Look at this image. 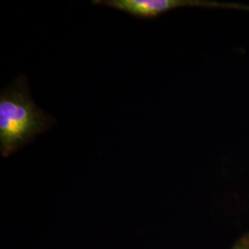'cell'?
<instances>
[{
	"instance_id": "3957f363",
	"label": "cell",
	"mask_w": 249,
	"mask_h": 249,
	"mask_svg": "<svg viewBox=\"0 0 249 249\" xmlns=\"http://www.w3.org/2000/svg\"><path fill=\"white\" fill-rule=\"evenodd\" d=\"M231 249H249V232L245 233L236 241Z\"/></svg>"
},
{
	"instance_id": "7a4b0ae2",
	"label": "cell",
	"mask_w": 249,
	"mask_h": 249,
	"mask_svg": "<svg viewBox=\"0 0 249 249\" xmlns=\"http://www.w3.org/2000/svg\"><path fill=\"white\" fill-rule=\"evenodd\" d=\"M91 3L117 9L142 19L157 18L165 12L184 7L249 10V6L246 5L206 0H93Z\"/></svg>"
},
{
	"instance_id": "6da1fadb",
	"label": "cell",
	"mask_w": 249,
	"mask_h": 249,
	"mask_svg": "<svg viewBox=\"0 0 249 249\" xmlns=\"http://www.w3.org/2000/svg\"><path fill=\"white\" fill-rule=\"evenodd\" d=\"M56 120L36 106L24 75L0 92V152L5 158L48 131Z\"/></svg>"
}]
</instances>
